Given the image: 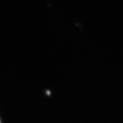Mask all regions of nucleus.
I'll return each instance as SVG.
<instances>
[{
  "label": "nucleus",
  "mask_w": 123,
  "mask_h": 123,
  "mask_svg": "<svg viewBox=\"0 0 123 123\" xmlns=\"http://www.w3.org/2000/svg\"><path fill=\"white\" fill-rule=\"evenodd\" d=\"M0 123H2V120H1V119H0Z\"/></svg>",
  "instance_id": "1"
}]
</instances>
